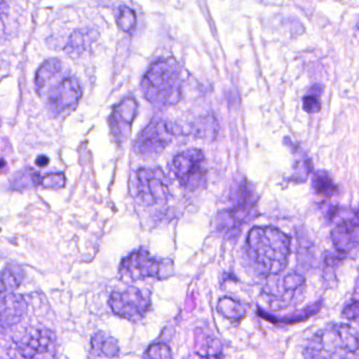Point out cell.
Returning <instances> with one entry per match:
<instances>
[{"label":"cell","mask_w":359,"mask_h":359,"mask_svg":"<svg viewBox=\"0 0 359 359\" xmlns=\"http://www.w3.org/2000/svg\"><path fill=\"white\" fill-rule=\"evenodd\" d=\"M27 309V303L22 295L0 293V334L18 324Z\"/></svg>","instance_id":"obj_14"},{"label":"cell","mask_w":359,"mask_h":359,"mask_svg":"<svg viewBox=\"0 0 359 359\" xmlns=\"http://www.w3.org/2000/svg\"><path fill=\"white\" fill-rule=\"evenodd\" d=\"M245 223L230 209L219 211L215 217V231L226 240H234L240 236Z\"/></svg>","instance_id":"obj_15"},{"label":"cell","mask_w":359,"mask_h":359,"mask_svg":"<svg viewBox=\"0 0 359 359\" xmlns=\"http://www.w3.org/2000/svg\"><path fill=\"white\" fill-rule=\"evenodd\" d=\"M268 278L263 288V297L273 311L297 307L305 299L306 280L301 273H280Z\"/></svg>","instance_id":"obj_4"},{"label":"cell","mask_w":359,"mask_h":359,"mask_svg":"<svg viewBox=\"0 0 359 359\" xmlns=\"http://www.w3.org/2000/svg\"><path fill=\"white\" fill-rule=\"evenodd\" d=\"M323 92H324V88L320 84H316L305 95L303 99V107L307 113L316 114L320 111L322 109L320 96H322Z\"/></svg>","instance_id":"obj_24"},{"label":"cell","mask_w":359,"mask_h":359,"mask_svg":"<svg viewBox=\"0 0 359 359\" xmlns=\"http://www.w3.org/2000/svg\"><path fill=\"white\" fill-rule=\"evenodd\" d=\"M119 271L132 280L149 278L164 280L172 276L174 264L170 259L153 257L147 249L140 248L122 259Z\"/></svg>","instance_id":"obj_5"},{"label":"cell","mask_w":359,"mask_h":359,"mask_svg":"<svg viewBox=\"0 0 359 359\" xmlns=\"http://www.w3.org/2000/svg\"><path fill=\"white\" fill-rule=\"evenodd\" d=\"M137 196L147 205L163 204L170 196V181L159 168H143L137 172Z\"/></svg>","instance_id":"obj_10"},{"label":"cell","mask_w":359,"mask_h":359,"mask_svg":"<svg viewBox=\"0 0 359 359\" xmlns=\"http://www.w3.org/2000/svg\"><path fill=\"white\" fill-rule=\"evenodd\" d=\"M217 132V122L215 118H204L192 124L190 133L200 138H212Z\"/></svg>","instance_id":"obj_25"},{"label":"cell","mask_w":359,"mask_h":359,"mask_svg":"<svg viewBox=\"0 0 359 359\" xmlns=\"http://www.w3.org/2000/svg\"><path fill=\"white\" fill-rule=\"evenodd\" d=\"M6 16H8V8L4 0H0V36L4 35L6 32Z\"/></svg>","instance_id":"obj_30"},{"label":"cell","mask_w":359,"mask_h":359,"mask_svg":"<svg viewBox=\"0 0 359 359\" xmlns=\"http://www.w3.org/2000/svg\"><path fill=\"white\" fill-rule=\"evenodd\" d=\"M143 359H174L172 350L166 344H153L147 348Z\"/></svg>","instance_id":"obj_27"},{"label":"cell","mask_w":359,"mask_h":359,"mask_svg":"<svg viewBox=\"0 0 359 359\" xmlns=\"http://www.w3.org/2000/svg\"><path fill=\"white\" fill-rule=\"evenodd\" d=\"M144 98L155 107L163 109L181 100L182 79L178 62L174 58L155 61L141 82Z\"/></svg>","instance_id":"obj_2"},{"label":"cell","mask_w":359,"mask_h":359,"mask_svg":"<svg viewBox=\"0 0 359 359\" xmlns=\"http://www.w3.org/2000/svg\"><path fill=\"white\" fill-rule=\"evenodd\" d=\"M331 240L337 253L347 257L359 247V208L346 213L331 232Z\"/></svg>","instance_id":"obj_12"},{"label":"cell","mask_w":359,"mask_h":359,"mask_svg":"<svg viewBox=\"0 0 359 359\" xmlns=\"http://www.w3.org/2000/svg\"><path fill=\"white\" fill-rule=\"evenodd\" d=\"M67 183L65 175L62 172H52L42 177L40 186L46 189H60Z\"/></svg>","instance_id":"obj_28"},{"label":"cell","mask_w":359,"mask_h":359,"mask_svg":"<svg viewBox=\"0 0 359 359\" xmlns=\"http://www.w3.org/2000/svg\"><path fill=\"white\" fill-rule=\"evenodd\" d=\"M179 128L163 118H154L137 137L135 153L145 160L159 157L178 135Z\"/></svg>","instance_id":"obj_6"},{"label":"cell","mask_w":359,"mask_h":359,"mask_svg":"<svg viewBox=\"0 0 359 359\" xmlns=\"http://www.w3.org/2000/svg\"><path fill=\"white\" fill-rule=\"evenodd\" d=\"M356 27H358V32H359V20H358V25H356Z\"/></svg>","instance_id":"obj_32"},{"label":"cell","mask_w":359,"mask_h":359,"mask_svg":"<svg viewBox=\"0 0 359 359\" xmlns=\"http://www.w3.org/2000/svg\"><path fill=\"white\" fill-rule=\"evenodd\" d=\"M92 353L97 358H117L120 353L119 344L117 339L104 332H97L93 335Z\"/></svg>","instance_id":"obj_17"},{"label":"cell","mask_w":359,"mask_h":359,"mask_svg":"<svg viewBox=\"0 0 359 359\" xmlns=\"http://www.w3.org/2000/svg\"><path fill=\"white\" fill-rule=\"evenodd\" d=\"M92 40V34L88 33V31L75 32L69 38L67 48L72 52H79V50H86Z\"/></svg>","instance_id":"obj_26"},{"label":"cell","mask_w":359,"mask_h":359,"mask_svg":"<svg viewBox=\"0 0 359 359\" xmlns=\"http://www.w3.org/2000/svg\"><path fill=\"white\" fill-rule=\"evenodd\" d=\"M196 353L200 359H223L221 343L206 332L196 335Z\"/></svg>","instance_id":"obj_18"},{"label":"cell","mask_w":359,"mask_h":359,"mask_svg":"<svg viewBox=\"0 0 359 359\" xmlns=\"http://www.w3.org/2000/svg\"><path fill=\"white\" fill-rule=\"evenodd\" d=\"M344 316H345L348 320H353V322H359V302L350 304L348 307H346L345 310H344Z\"/></svg>","instance_id":"obj_29"},{"label":"cell","mask_w":359,"mask_h":359,"mask_svg":"<svg viewBox=\"0 0 359 359\" xmlns=\"http://www.w3.org/2000/svg\"><path fill=\"white\" fill-rule=\"evenodd\" d=\"M109 305L116 316L130 322H139L151 310V292L130 287L126 290L114 292L109 297Z\"/></svg>","instance_id":"obj_9"},{"label":"cell","mask_w":359,"mask_h":359,"mask_svg":"<svg viewBox=\"0 0 359 359\" xmlns=\"http://www.w3.org/2000/svg\"><path fill=\"white\" fill-rule=\"evenodd\" d=\"M137 114L138 103L132 97H126L114 107L109 119V126L111 137L118 144H123L128 140Z\"/></svg>","instance_id":"obj_13"},{"label":"cell","mask_w":359,"mask_h":359,"mask_svg":"<svg viewBox=\"0 0 359 359\" xmlns=\"http://www.w3.org/2000/svg\"><path fill=\"white\" fill-rule=\"evenodd\" d=\"M245 251L252 269L259 276L271 278L286 269L291 240L278 228L259 226L249 232Z\"/></svg>","instance_id":"obj_1"},{"label":"cell","mask_w":359,"mask_h":359,"mask_svg":"<svg viewBox=\"0 0 359 359\" xmlns=\"http://www.w3.org/2000/svg\"><path fill=\"white\" fill-rule=\"evenodd\" d=\"M23 280L20 268L10 266L0 272V293H10L19 288Z\"/></svg>","instance_id":"obj_20"},{"label":"cell","mask_w":359,"mask_h":359,"mask_svg":"<svg viewBox=\"0 0 359 359\" xmlns=\"http://www.w3.org/2000/svg\"><path fill=\"white\" fill-rule=\"evenodd\" d=\"M62 72V63L58 59H48L38 69L35 76V88L40 96H43L55 80Z\"/></svg>","instance_id":"obj_16"},{"label":"cell","mask_w":359,"mask_h":359,"mask_svg":"<svg viewBox=\"0 0 359 359\" xmlns=\"http://www.w3.org/2000/svg\"><path fill=\"white\" fill-rule=\"evenodd\" d=\"M217 311L224 318L231 320H242L246 316V311H245L242 304L238 303V301H234L231 297H227L219 299V304H217Z\"/></svg>","instance_id":"obj_22"},{"label":"cell","mask_w":359,"mask_h":359,"mask_svg":"<svg viewBox=\"0 0 359 359\" xmlns=\"http://www.w3.org/2000/svg\"><path fill=\"white\" fill-rule=\"evenodd\" d=\"M312 186H313L314 191L318 196H327V198L334 196L335 192L337 191V184L334 183L332 177L326 170L316 172L313 181H312Z\"/></svg>","instance_id":"obj_21"},{"label":"cell","mask_w":359,"mask_h":359,"mask_svg":"<svg viewBox=\"0 0 359 359\" xmlns=\"http://www.w3.org/2000/svg\"><path fill=\"white\" fill-rule=\"evenodd\" d=\"M48 159L46 156H40V157H38L37 160H36V164H37L38 166H41V168L48 165Z\"/></svg>","instance_id":"obj_31"},{"label":"cell","mask_w":359,"mask_h":359,"mask_svg":"<svg viewBox=\"0 0 359 359\" xmlns=\"http://www.w3.org/2000/svg\"><path fill=\"white\" fill-rule=\"evenodd\" d=\"M46 94H48L46 103L50 113L60 115L78 104L83 90L77 78L65 77L50 86Z\"/></svg>","instance_id":"obj_11"},{"label":"cell","mask_w":359,"mask_h":359,"mask_svg":"<svg viewBox=\"0 0 359 359\" xmlns=\"http://www.w3.org/2000/svg\"><path fill=\"white\" fill-rule=\"evenodd\" d=\"M56 335L48 329L27 331L10 349L12 359H57Z\"/></svg>","instance_id":"obj_7"},{"label":"cell","mask_w":359,"mask_h":359,"mask_svg":"<svg viewBox=\"0 0 359 359\" xmlns=\"http://www.w3.org/2000/svg\"><path fill=\"white\" fill-rule=\"evenodd\" d=\"M359 349L358 332L349 325L325 327L308 341L305 359H348Z\"/></svg>","instance_id":"obj_3"},{"label":"cell","mask_w":359,"mask_h":359,"mask_svg":"<svg viewBox=\"0 0 359 359\" xmlns=\"http://www.w3.org/2000/svg\"><path fill=\"white\" fill-rule=\"evenodd\" d=\"M42 177L33 168H25L11 178L10 187L14 190L29 189L40 186Z\"/></svg>","instance_id":"obj_19"},{"label":"cell","mask_w":359,"mask_h":359,"mask_svg":"<svg viewBox=\"0 0 359 359\" xmlns=\"http://www.w3.org/2000/svg\"><path fill=\"white\" fill-rule=\"evenodd\" d=\"M172 170L185 189L196 191L204 187L207 176L204 153L196 149L182 151L172 160Z\"/></svg>","instance_id":"obj_8"},{"label":"cell","mask_w":359,"mask_h":359,"mask_svg":"<svg viewBox=\"0 0 359 359\" xmlns=\"http://www.w3.org/2000/svg\"><path fill=\"white\" fill-rule=\"evenodd\" d=\"M116 20L122 31L126 33H132L137 25V17L134 11L126 6H121L118 8L116 13Z\"/></svg>","instance_id":"obj_23"}]
</instances>
